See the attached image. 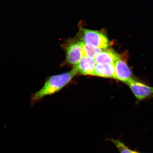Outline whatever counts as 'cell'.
Segmentation results:
<instances>
[{"label":"cell","mask_w":153,"mask_h":153,"mask_svg":"<svg viewBox=\"0 0 153 153\" xmlns=\"http://www.w3.org/2000/svg\"><path fill=\"white\" fill-rule=\"evenodd\" d=\"M126 54L120 55L119 59L114 63V79H118L127 84L135 78L128 65Z\"/></svg>","instance_id":"4"},{"label":"cell","mask_w":153,"mask_h":153,"mask_svg":"<svg viewBox=\"0 0 153 153\" xmlns=\"http://www.w3.org/2000/svg\"><path fill=\"white\" fill-rule=\"evenodd\" d=\"M110 140L116 146L120 153H134L133 150L129 149L121 141L115 139H111Z\"/></svg>","instance_id":"10"},{"label":"cell","mask_w":153,"mask_h":153,"mask_svg":"<svg viewBox=\"0 0 153 153\" xmlns=\"http://www.w3.org/2000/svg\"><path fill=\"white\" fill-rule=\"evenodd\" d=\"M114 64H97L91 76L114 79Z\"/></svg>","instance_id":"7"},{"label":"cell","mask_w":153,"mask_h":153,"mask_svg":"<svg viewBox=\"0 0 153 153\" xmlns=\"http://www.w3.org/2000/svg\"><path fill=\"white\" fill-rule=\"evenodd\" d=\"M78 74L74 68L69 72L47 76L43 87L31 95L30 100V105L33 106L41 101L45 97L58 92Z\"/></svg>","instance_id":"1"},{"label":"cell","mask_w":153,"mask_h":153,"mask_svg":"<svg viewBox=\"0 0 153 153\" xmlns=\"http://www.w3.org/2000/svg\"><path fill=\"white\" fill-rule=\"evenodd\" d=\"M81 43L84 55L92 59H94L97 55L100 54L104 50L81 42Z\"/></svg>","instance_id":"9"},{"label":"cell","mask_w":153,"mask_h":153,"mask_svg":"<svg viewBox=\"0 0 153 153\" xmlns=\"http://www.w3.org/2000/svg\"><path fill=\"white\" fill-rule=\"evenodd\" d=\"M96 64L95 59L84 55L80 62L74 66V68L78 74L91 76Z\"/></svg>","instance_id":"6"},{"label":"cell","mask_w":153,"mask_h":153,"mask_svg":"<svg viewBox=\"0 0 153 153\" xmlns=\"http://www.w3.org/2000/svg\"><path fill=\"white\" fill-rule=\"evenodd\" d=\"M65 53L66 62L75 66L84 56L81 42L76 39H68L61 45Z\"/></svg>","instance_id":"3"},{"label":"cell","mask_w":153,"mask_h":153,"mask_svg":"<svg viewBox=\"0 0 153 153\" xmlns=\"http://www.w3.org/2000/svg\"><path fill=\"white\" fill-rule=\"evenodd\" d=\"M120 55L112 49H106L99 54L94 59L97 64H114Z\"/></svg>","instance_id":"8"},{"label":"cell","mask_w":153,"mask_h":153,"mask_svg":"<svg viewBox=\"0 0 153 153\" xmlns=\"http://www.w3.org/2000/svg\"><path fill=\"white\" fill-rule=\"evenodd\" d=\"M133 153H142L139 152H137V151H134V150H133Z\"/></svg>","instance_id":"11"},{"label":"cell","mask_w":153,"mask_h":153,"mask_svg":"<svg viewBox=\"0 0 153 153\" xmlns=\"http://www.w3.org/2000/svg\"><path fill=\"white\" fill-rule=\"evenodd\" d=\"M76 38L81 42L101 49L108 48L110 45L109 40L103 30H91L80 27Z\"/></svg>","instance_id":"2"},{"label":"cell","mask_w":153,"mask_h":153,"mask_svg":"<svg viewBox=\"0 0 153 153\" xmlns=\"http://www.w3.org/2000/svg\"><path fill=\"white\" fill-rule=\"evenodd\" d=\"M126 84L137 100L142 101L153 97V87L147 85L136 78Z\"/></svg>","instance_id":"5"}]
</instances>
